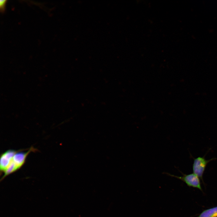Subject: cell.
Instances as JSON below:
<instances>
[{
    "label": "cell",
    "instance_id": "cell-1",
    "mask_svg": "<svg viewBox=\"0 0 217 217\" xmlns=\"http://www.w3.org/2000/svg\"><path fill=\"white\" fill-rule=\"evenodd\" d=\"M183 176H178L164 172V174L168 176L174 177L184 182L187 186L197 188L202 190L199 178L193 173L188 175L184 174L181 171Z\"/></svg>",
    "mask_w": 217,
    "mask_h": 217
},
{
    "label": "cell",
    "instance_id": "cell-2",
    "mask_svg": "<svg viewBox=\"0 0 217 217\" xmlns=\"http://www.w3.org/2000/svg\"><path fill=\"white\" fill-rule=\"evenodd\" d=\"M36 150L33 147L30 148L26 152H18L14 156L12 160L8 166L13 172L19 169L24 164L27 155L29 153Z\"/></svg>",
    "mask_w": 217,
    "mask_h": 217
},
{
    "label": "cell",
    "instance_id": "cell-3",
    "mask_svg": "<svg viewBox=\"0 0 217 217\" xmlns=\"http://www.w3.org/2000/svg\"><path fill=\"white\" fill-rule=\"evenodd\" d=\"M216 159L206 160L204 157L200 156L195 159L192 167L193 173L203 180V175L207 165L210 161Z\"/></svg>",
    "mask_w": 217,
    "mask_h": 217
},
{
    "label": "cell",
    "instance_id": "cell-4",
    "mask_svg": "<svg viewBox=\"0 0 217 217\" xmlns=\"http://www.w3.org/2000/svg\"><path fill=\"white\" fill-rule=\"evenodd\" d=\"M17 152V151L14 150L9 149L1 155L0 161V169L1 171L3 173L5 171Z\"/></svg>",
    "mask_w": 217,
    "mask_h": 217
},
{
    "label": "cell",
    "instance_id": "cell-5",
    "mask_svg": "<svg viewBox=\"0 0 217 217\" xmlns=\"http://www.w3.org/2000/svg\"><path fill=\"white\" fill-rule=\"evenodd\" d=\"M198 217H217V207L204 211Z\"/></svg>",
    "mask_w": 217,
    "mask_h": 217
},
{
    "label": "cell",
    "instance_id": "cell-6",
    "mask_svg": "<svg viewBox=\"0 0 217 217\" xmlns=\"http://www.w3.org/2000/svg\"><path fill=\"white\" fill-rule=\"evenodd\" d=\"M6 0H0V8L1 11L3 12L5 11V5L6 2Z\"/></svg>",
    "mask_w": 217,
    "mask_h": 217
}]
</instances>
